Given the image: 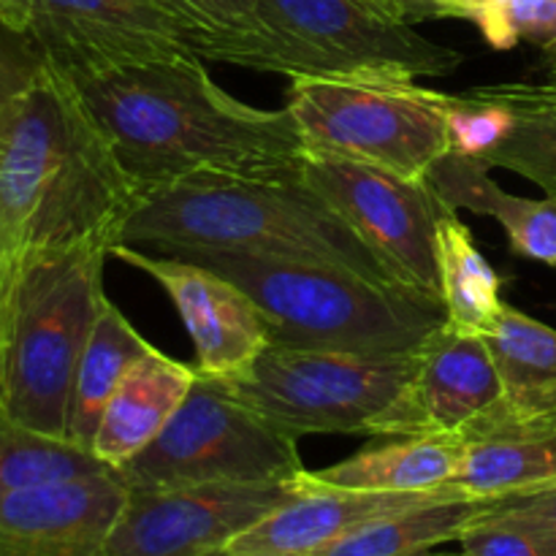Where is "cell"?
<instances>
[{
  "instance_id": "6da1fadb",
  "label": "cell",
  "mask_w": 556,
  "mask_h": 556,
  "mask_svg": "<svg viewBox=\"0 0 556 556\" xmlns=\"http://www.w3.org/2000/svg\"><path fill=\"white\" fill-rule=\"evenodd\" d=\"M68 79L139 201L195 174L302 179L307 150L288 106L228 96L199 54Z\"/></svg>"
},
{
  "instance_id": "7a4b0ae2",
  "label": "cell",
  "mask_w": 556,
  "mask_h": 556,
  "mask_svg": "<svg viewBox=\"0 0 556 556\" xmlns=\"http://www.w3.org/2000/svg\"><path fill=\"white\" fill-rule=\"evenodd\" d=\"M136 204L74 81L47 65L0 125V282L33 255L117 244Z\"/></svg>"
},
{
  "instance_id": "3957f363",
  "label": "cell",
  "mask_w": 556,
  "mask_h": 556,
  "mask_svg": "<svg viewBox=\"0 0 556 556\" xmlns=\"http://www.w3.org/2000/svg\"><path fill=\"white\" fill-rule=\"evenodd\" d=\"M163 255L239 253L396 280L345 217L302 179L195 174L144 195L119 242Z\"/></svg>"
},
{
  "instance_id": "277c9868",
  "label": "cell",
  "mask_w": 556,
  "mask_h": 556,
  "mask_svg": "<svg viewBox=\"0 0 556 556\" xmlns=\"http://www.w3.org/2000/svg\"><path fill=\"white\" fill-rule=\"evenodd\" d=\"M179 258L237 282L264 315L269 345L407 356L448 320L440 296L337 266L239 253H185Z\"/></svg>"
},
{
  "instance_id": "5b68a950",
  "label": "cell",
  "mask_w": 556,
  "mask_h": 556,
  "mask_svg": "<svg viewBox=\"0 0 556 556\" xmlns=\"http://www.w3.org/2000/svg\"><path fill=\"white\" fill-rule=\"evenodd\" d=\"M112 248V239H92L33 255L0 282V405L33 432L65 440Z\"/></svg>"
},
{
  "instance_id": "8992f818",
  "label": "cell",
  "mask_w": 556,
  "mask_h": 556,
  "mask_svg": "<svg viewBox=\"0 0 556 556\" xmlns=\"http://www.w3.org/2000/svg\"><path fill=\"white\" fill-rule=\"evenodd\" d=\"M201 60L299 76L421 79L462 65L456 49L421 36L375 0H258L255 27L193 36Z\"/></svg>"
},
{
  "instance_id": "52a82bcc",
  "label": "cell",
  "mask_w": 556,
  "mask_h": 556,
  "mask_svg": "<svg viewBox=\"0 0 556 556\" xmlns=\"http://www.w3.org/2000/svg\"><path fill=\"white\" fill-rule=\"evenodd\" d=\"M448 92L410 79L299 76L288 87L307 155L340 157L405 179H427L451 152Z\"/></svg>"
},
{
  "instance_id": "ba28073f",
  "label": "cell",
  "mask_w": 556,
  "mask_h": 556,
  "mask_svg": "<svg viewBox=\"0 0 556 556\" xmlns=\"http://www.w3.org/2000/svg\"><path fill=\"white\" fill-rule=\"evenodd\" d=\"M296 443L242 405L223 380L199 372L163 432L117 476L125 489L296 481L307 470Z\"/></svg>"
},
{
  "instance_id": "9c48e42d",
  "label": "cell",
  "mask_w": 556,
  "mask_h": 556,
  "mask_svg": "<svg viewBox=\"0 0 556 556\" xmlns=\"http://www.w3.org/2000/svg\"><path fill=\"white\" fill-rule=\"evenodd\" d=\"M407 356H358L266 345L253 367L223 380L242 405L291 438L367 434L413 372Z\"/></svg>"
},
{
  "instance_id": "30bf717a",
  "label": "cell",
  "mask_w": 556,
  "mask_h": 556,
  "mask_svg": "<svg viewBox=\"0 0 556 556\" xmlns=\"http://www.w3.org/2000/svg\"><path fill=\"white\" fill-rule=\"evenodd\" d=\"M302 177L345 217L396 280L440 296L438 223L451 210L427 179H405L324 155H307Z\"/></svg>"
},
{
  "instance_id": "8fae6325",
  "label": "cell",
  "mask_w": 556,
  "mask_h": 556,
  "mask_svg": "<svg viewBox=\"0 0 556 556\" xmlns=\"http://www.w3.org/2000/svg\"><path fill=\"white\" fill-rule=\"evenodd\" d=\"M302 492L296 481L128 489L101 556H201L226 548Z\"/></svg>"
},
{
  "instance_id": "7c38bea8",
  "label": "cell",
  "mask_w": 556,
  "mask_h": 556,
  "mask_svg": "<svg viewBox=\"0 0 556 556\" xmlns=\"http://www.w3.org/2000/svg\"><path fill=\"white\" fill-rule=\"evenodd\" d=\"M27 36L68 76L195 54L190 27L152 0H30Z\"/></svg>"
},
{
  "instance_id": "4fadbf2b",
  "label": "cell",
  "mask_w": 556,
  "mask_h": 556,
  "mask_svg": "<svg viewBox=\"0 0 556 556\" xmlns=\"http://www.w3.org/2000/svg\"><path fill=\"white\" fill-rule=\"evenodd\" d=\"M503 402L486 337L440 326L416 351L413 372L369 424L372 438L465 434Z\"/></svg>"
},
{
  "instance_id": "5bb4252c",
  "label": "cell",
  "mask_w": 556,
  "mask_h": 556,
  "mask_svg": "<svg viewBox=\"0 0 556 556\" xmlns=\"http://www.w3.org/2000/svg\"><path fill=\"white\" fill-rule=\"evenodd\" d=\"M112 258L150 275L166 291L195 348V369L206 378H239L269 345L266 320L253 299L217 271L128 244H114Z\"/></svg>"
},
{
  "instance_id": "9a60e30c",
  "label": "cell",
  "mask_w": 556,
  "mask_h": 556,
  "mask_svg": "<svg viewBox=\"0 0 556 556\" xmlns=\"http://www.w3.org/2000/svg\"><path fill=\"white\" fill-rule=\"evenodd\" d=\"M128 500L114 470L0 497V556H101Z\"/></svg>"
},
{
  "instance_id": "2e32d148",
  "label": "cell",
  "mask_w": 556,
  "mask_h": 556,
  "mask_svg": "<svg viewBox=\"0 0 556 556\" xmlns=\"http://www.w3.org/2000/svg\"><path fill=\"white\" fill-rule=\"evenodd\" d=\"M448 497L445 492L391 494V492H353V489L318 486L302 472V492L269 516L233 538L226 548L244 554L269 556H313L331 546L378 516L396 514L429 500ZM456 500V497H454Z\"/></svg>"
},
{
  "instance_id": "e0dca14e",
  "label": "cell",
  "mask_w": 556,
  "mask_h": 556,
  "mask_svg": "<svg viewBox=\"0 0 556 556\" xmlns=\"http://www.w3.org/2000/svg\"><path fill=\"white\" fill-rule=\"evenodd\" d=\"M462 438V462L443 486L448 497L494 503L556 483V438L514 421L503 402Z\"/></svg>"
},
{
  "instance_id": "ac0fdd59",
  "label": "cell",
  "mask_w": 556,
  "mask_h": 556,
  "mask_svg": "<svg viewBox=\"0 0 556 556\" xmlns=\"http://www.w3.org/2000/svg\"><path fill=\"white\" fill-rule=\"evenodd\" d=\"M195 378V367L152 348L125 375L109 405L103 407L92 438V456L114 472L128 465L163 432L168 418L190 394Z\"/></svg>"
},
{
  "instance_id": "d6986e66",
  "label": "cell",
  "mask_w": 556,
  "mask_h": 556,
  "mask_svg": "<svg viewBox=\"0 0 556 556\" xmlns=\"http://www.w3.org/2000/svg\"><path fill=\"white\" fill-rule=\"evenodd\" d=\"M427 182L445 210H467L472 215L494 217L508 237L516 258L556 269V201L527 199L500 188L489 177L486 163L476 157L445 152L427 174Z\"/></svg>"
},
{
  "instance_id": "ffe728a7",
  "label": "cell",
  "mask_w": 556,
  "mask_h": 556,
  "mask_svg": "<svg viewBox=\"0 0 556 556\" xmlns=\"http://www.w3.org/2000/svg\"><path fill=\"white\" fill-rule=\"evenodd\" d=\"M462 451V434L391 438L378 448H364L324 470H307V481L353 492H443L459 467Z\"/></svg>"
},
{
  "instance_id": "44dd1931",
  "label": "cell",
  "mask_w": 556,
  "mask_h": 556,
  "mask_svg": "<svg viewBox=\"0 0 556 556\" xmlns=\"http://www.w3.org/2000/svg\"><path fill=\"white\" fill-rule=\"evenodd\" d=\"M503 407L514 421L535 424L556 413V329L510 307L486 334Z\"/></svg>"
},
{
  "instance_id": "7402d4cb",
  "label": "cell",
  "mask_w": 556,
  "mask_h": 556,
  "mask_svg": "<svg viewBox=\"0 0 556 556\" xmlns=\"http://www.w3.org/2000/svg\"><path fill=\"white\" fill-rule=\"evenodd\" d=\"M155 345L144 340L123 315V309L109 296L98 304L96 320H92L90 337L85 342L79 364L74 375V391H71L68 432L65 440L79 448L90 451L96 438L98 421L103 407L109 405L117 386L125 375L147 356ZM92 454V451H90Z\"/></svg>"
},
{
  "instance_id": "603a6c76",
  "label": "cell",
  "mask_w": 556,
  "mask_h": 556,
  "mask_svg": "<svg viewBox=\"0 0 556 556\" xmlns=\"http://www.w3.org/2000/svg\"><path fill=\"white\" fill-rule=\"evenodd\" d=\"M438 275L440 299L448 313L445 324L462 334L486 337L505 304L503 277L489 264L470 226L456 212H448L438 223Z\"/></svg>"
},
{
  "instance_id": "cb8c5ba5",
  "label": "cell",
  "mask_w": 556,
  "mask_h": 556,
  "mask_svg": "<svg viewBox=\"0 0 556 556\" xmlns=\"http://www.w3.org/2000/svg\"><path fill=\"white\" fill-rule=\"evenodd\" d=\"M481 500L440 497L396 514L378 516L313 556H407L459 541L462 530L483 514Z\"/></svg>"
},
{
  "instance_id": "d4e9b609",
  "label": "cell",
  "mask_w": 556,
  "mask_h": 556,
  "mask_svg": "<svg viewBox=\"0 0 556 556\" xmlns=\"http://www.w3.org/2000/svg\"><path fill=\"white\" fill-rule=\"evenodd\" d=\"M489 90L510 106L516 123L508 139L481 157V163L530 179L556 201V85L505 81L489 85Z\"/></svg>"
},
{
  "instance_id": "484cf974",
  "label": "cell",
  "mask_w": 556,
  "mask_h": 556,
  "mask_svg": "<svg viewBox=\"0 0 556 556\" xmlns=\"http://www.w3.org/2000/svg\"><path fill=\"white\" fill-rule=\"evenodd\" d=\"M98 472H109V467L90 451L22 427L0 405V497Z\"/></svg>"
},
{
  "instance_id": "4316f807",
  "label": "cell",
  "mask_w": 556,
  "mask_h": 556,
  "mask_svg": "<svg viewBox=\"0 0 556 556\" xmlns=\"http://www.w3.org/2000/svg\"><path fill=\"white\" fill-rule=\"evenodd\" d=\"M514 112L505 106L489 85L451 96L448 109V144L451 152L465 157H486L514 130Z\"/></svg>"
},
{
  "instance_id": "83f0119b",
  "label": "cell",
  "mask_w": 556,
  "mask_h": 556,
  "mask_svg": "<svg viewBox=\"0 0 556 556\" xmlns=\"http://www.w3.org/2000/svg\"><path fill=\"white\" fill-rule=\"evenodd\" d=\"M470 22L494 49L519 43L546 49L556 41V0H492Z\"/></svg>"
},
{
  "instance_id": "f1b7e54d",
  "label": "cell",
  "mask_w": 556,
  "mask_h": 556,
  "mask_svg": "<svg viewBox=\"0 0 556 556\" xmlns=\"http://www.w3.org/2000/svg\"><path fill=\"white\" fill-rule=\"evenodd\" d=\"M462 556H552L527 521L489 503L459 535Z\"/></svg>"
},
{
  "instance_id": "f546056e",
  "label": "cell",
  "mask_w": 556,
  "mask_h": 556,
  "mask_svg": "<svg viewBox=\"0 0 556 556\" xmlns=\"http://www.w3.org/2000/svg\"><path fill=\"white\" fill-rule=\"evenodd\" d=\"M47 60L27 33L0 22V125L20 98L38 81Z\"/></svg>"
},
{
  "instance_id": "4dcf8cb0",
  "label": "cell",
  "mask_w": 556,
  "mask_h": 556,
  "mask_svg": "<svg viewBox=\"0 0 556 556\" xmlns=\"http://www.w3.org/2000/svg\"><path fill=\"white\" fill-rule=\"evenodd\" d=\"M190 27L193 36L242 33L255 27L258 0H152Z\"/></svg>"
},
{
  "instance_id": "1f68e13d",
  "label": "cell",
  "mask_w": 556,
  "mask_h": 556,
  "mask_svg": "<svg viewBox=\"0 0 556 556\" xmlns=\"http://www.w3.org/2000/svg\"><path fill=\"white\" fill-rule=\"evenodd\" d=\"M494 505L527 521L543 538L552 556H556V483L532 489V492L525 494H514V497L494 500Z\"/></svg>"
},
{
  "instance_id": "d6a6232c",
  "label": "cell",
  "mask_w": 556,
  "mask_h": 556,
  "mask_svg": "<svg viewBox=\"0 0 556 556\" xmlns=\"http://www.w3.org/2000/svg\"><path fill=\"white\" fill-rule=\"evenodd\" d=\"M486 3H492V0H400L396 3V14L405 22H410V25L424 20L470 22Z\"/></svg>"
},
{
  "instance_id": "836d02e7",
  "label": "cell",
  "mask_w": 556,
  "mask_h": 556,
  "mask_svg": "<svg viewBox=\"0 0 556 556\" xmlns=\"http://www.w3.org/2000/svg\"><path fill=\"white\" fill-rule=\"evenodd\" d=\"M0 22L14 30H30V0H0Z\"/></svg>"
},
{
  "instance_id": "e575fe53",
  "label": "cell",
  "mask_w": 556,
  "mask_h": 556,
  "mask_svg": "<svg viewBox=\"0 0 556 556\" xmlns=\"http://www.w3.org/2000/svg\"><path fill=\"white\" fill-rule=\"evenodd\" d=\"M543 58H546V65H543V68H546L548 85H556V41L552 47L543 49Z\"/></svg>"
},
{
  "instance_id": "d590c367",
  "label": "cell",
  "mask_w": 556,
  "mask_h": 556,
  "mask_svg": "<svg viewBox=\"0 0 556 556\" xmlns=\"http://www.w3.org/2000/svg\"><path fill=\"white\" fill-rule=\"evenodd\" d=\"M535 427L541 429V432H546V434H552V438H556V413H554V416L543 418V421H535Z\"/></svg>"
},
{
  "instance_id": "8d00e7d4",
  "label": "cell",
  "mask_w": 556,
  "mask_h": 556,
  "mask_svg": "<svg viewBox=\"0 0 556 556\" xmlns=\"http://www.w3.org/2000/svg\"><path fill=\"white\" fill-rule=\"evenodd\" d=\"M201 556H269V554H244V552H231V548H215V552H206Z\"/></svg>"
},
{
  "instance_id": "74e56055",
  "label": "cell",
  "mask_w": 556,
  "mask_h": 556,
  "mask_svg": "<svg viewBox=\"0 0 556 556\" xmlns=\"http://www.w3.org/2000/svg\"><path fill=\"white\" fill-rule=\"evenodd\" d=\"M407 556H462V554H451V552H434V548H427V552H416Z\"/></svg>"
},
{
  "instance_id": "f35d334b",
  "label": "cell",
  "mask_w": 556,
  "mask_h": 556,
  "mask_svg": "<svg viewBox=\"0 0 556 556\" xmlns=\"http://www.w3.org/2000/svg\"><path fill=\"white\" fill-rule=\"evenodd\" d=\"M375 3H380L383 9H389L391 14H396V3H400V0H375ZM396 16H400V14H396ZM400 20H402V16H400Z\"/></svg>"
}]
</instances>
